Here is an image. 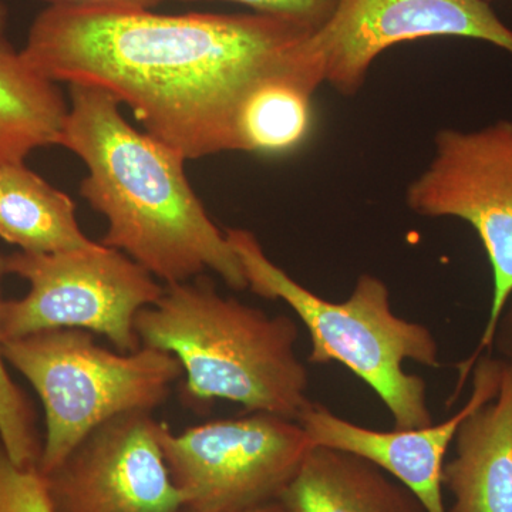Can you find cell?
<instances>
[{"label": "cell", "mask_w": 512, "mask_h": 512, "mask_svg": "<svg viewBox=\"0 0 512 512\" xmlns=\"http://www.w3.org/2000/svg\"><path fill=\"white\" fill-rule=\"evenodd\" d=\"M313 30L239 13L49 5L23 56L55 83L94 87L126 104L151 137L185 160L237 151V121L255 87L322 64Z\"/></svg>", "instance_id": "cell-1"}, {"label": "cell", "mask_w": 512, "mask_h": 512, "mask_svg": "<svg viewBox=\"0 0 512 512\" xmlns=\"http://www.w3.org/2000/svg\"><path fill=\"white\" fill-rule=\"evenodd\" d=\"M60 147L87 167L80 194L107 220L104 247L117 249L165 285L211 271L234 289L248 288L227 235L188 183L185 158L136 130L103 90L69 86Z\"/></svg>", "instance_id": "cell-2"}, {"label": "cell", "mask_w": 512, "mask_h": 512, "mask_svg": "<svg viewBox=\"0 0 512 512\" xmlns=\"http://www.w3.org/2000/svg\"><path fill=\"white\" fill-rule=\"evenodd\" d=\"M136 332L141 346L177 357L188 403L227 400L295 421L313 403L295 320L221 295L207 276L165 285L138 313Z\"/></svg>", "instance_id": "cell-3"}, {"label": "cell", "mask_w": 512, "mask_h": 512, "mask_svg": "<svg viewBox=\"0 0 512 512\" xmlns=\"http://www.w3.org/2000/svg\"><path fill=\"white\" fill-rule=\"evenodd\" d=\"M225 235L244 268L248 289L259 298L285 302L308 330L311 365L348 367L382 400L394 429L434 423L426 382L403 365L439 367V343L426 325L393 312L386 282L362 274L346 301H326L276 265L254 232L228 228Z\"/></svg>", "instance_id": "cell-4"}, {"label": "cell", "mask_w": 512, "mask_h": 512, "mask_svg": "<svg viewBox=\"0 0 512 512\" xmlns=\"http://www.w3.org/2000/svg\"><path fill=\"white\" fill-rule=\"evenodd\" d=\"M6 363L25 377L45 409L39 473L59 466L93 429L113 417L163 406L184 376L177 357L141 346L123 353L97 345L92 332L42 330L5 340Z\"/></svg>", "instance_id": "cell-5"}, {"label": "cell", "mask_w": 512, "mask_h": 512, "mask_svg": "<svg viewBox=\"0 0 512 512\" xmlns=\"http://www.w3.org/2000/svg\"><path fill=\"white\" fill-rule=\"evenodd\" d=\"M6 266L9 275L28 282L29 292L5 302V340L74 328L104 336L119 352H134L141 348L137 315L164 292L143 266L101 242L59 254L15 252Z\"/></svg>", "instance_id": "cell-6"}, {"label": "cell", "mask_w": 512, "mask_h": 512, "mask_svg": "<svg viewBox=\"0 0 512 512\" xmlns=\"http://www.w3.org/2000/svg\"><path fill=\"white\" fill-rule=\"evenodd\" d=\"M160 444L184 507L245 512L279 503L312 450L301 424L271 413L220 419L173 433Z\"/></svg>", "instance_id": "cell-7"}, {"label": "cell", "mask_w": 512, "mask_h": 512, "mask_svg": "<svg viewBox=\"0 0 512 512\" xmlns=\"http://www.w3.org/2000/svg\"><path fill=\"white\" fill-rule=\"evenodd\" d=\"M410 211L426 218H457L476 231L493 274L490 313L468 372L493 346L495 326L512 295V120L477 130L441 128L434 156L406 190Z\"/></svg>", "instance_id": "cell-8"}, {"label": "cell", "mask_w": 512, "mask_h": 512, "mask_svg": "<svg viewBox=\"0 0 512 512\" xmlns=\"http://www.w3.org/2000/svg\"><path fill=\"white\" fill-rule=\"evenodd\" d=\"M429 37L480 40L512 56V29L487 0H338L313 45L325 83L353 97L383 52Z\"/></svg>", "instance_id": "cell-9"}, {"label": "cell", "mask_w": 512, "mask_h": 512, "mask_svg": "<svg viewBox=\"0 0 512 512\" xmlns=\"http://www.w3.org/2000/svg\"><path fill=\"white\" fill-rule=\"evenodd\" d=\"M163 421L151 412L113 417L90 431L43 474L53 512H180L160 444Z\"/></svg>", "instance_id": "cell-10"}, {"label": "cell", "mask_w": 512, "mask_h": 512, "mask_svg": "<svg viewBox=\"0 0 512 512\" xmlns=\"http://www.w3.org/2000/svg\"><path fill=\"white\" fill-rule=\"evenodd\" d=\"M473 392L456 414L421 429L380 431L343 419L323 404L312 403L301 424L313 447H328L365 458L399 481L429 512H447L443 498L444 457L461 421L500 390L503 360L478 356L473 363ZM471 366V367H473Z\"/></svg>", "instance_id": "cell-11"}, {"label": "cell", "mask_w": 512, "mask_h": 512, "mask_svg": "<svg viewBox=\"0 0 512 512\" xmlns=\"http://www.w3.org/2000/svg\"><path fill=\"white\" fill-rule=\"evenodd\" d=\"M453 443L441 476L447 512H512V363L503 360L497 396L461 421Z\"/></svg>", "instance_id": "cell-12"}, {"label": "cell", "mask_w": 512, "mask_h": 512, "mask_svg": "<svg viewBox=\"0 0 512 512\" xmlns=\"http://www.w3.org/2000/svg\"><path fill=\"white\" fill-rule=\"evenodd\" d=\"M279 503L292 512H429L382 468L328 447L309 451Z\"/></svg>", "instance_id": "cell-13"}, {"label": "cell", "mask_w": 512, "mask_h": 512, "mask_svg": "<svg viewBox=\"0 0 512 512\" xmlns=\"http://www.w3.org/2000/svg\"><path fill=\"white\" fill-rule=\"evenodd\" d=\"M0 238L30 254L93 248L69 195L25 163H0Z\"/></svg>", "instance_id": "cell-14"}, {"label": "cell", "mask_w": 512, "mask_h": 512, "mask_svg": "<svg viewBox=\"0 0 512 512\" xmlns=\"http://www.w3.org/2000/svg\"><path fill=\"white\" fill-rule=\"evenodd\" d=\"M67 114L57 83L0 37V163H25L37 148L60 146Z\"/></svg>", "instance_id": "cell-15"}, {"label": "cell", "mask_w": 512, "mask_h": 512, "mask_svg": "<svg viewBox=\"0 0 512 512\" xmlns=\"http://www.w3.org/2000/svg\"><path fill=\"white\" fill-rule=\"evenodd\" d=\"M325 83L322 64L264 80L242 104L237 151L282 156L308 140L313 127V94Z\"/></svg>", "instance_id": "cell-16"}, {"label": "cell", "mask_w": 512, "mask_h": 512, "mask_svg": "<svg viewBox=\"0 0 512 512\" xmlns=\"http://www.w3.org/2000/svg\"><path fill=\"white\" fill-rule=\"evenodd\" d=\"M6 256L0 252V443L10 458L23 468H37L42 454L43 437L37 427V416L29 397L12 379L3 356L2 284L8 274Z\"/></svg>", "instance_id": "cell-17"}, {"label": "cell", "mask_w": 512, "mask_h": 512, "mask_svg": "<svg viewBox=\"0 0 512 512\" xmlns=\"http://www.w3.org/2000/svg\"><path fill=\"white\" fill-rule=\"evenodd\" d=\"M0 512H53L37 468H23L0 443Z\"/></svg>", "instance_id": "cell-18"}, {"label": "cell", "mask_w": 512, "mask_h": 512, "mask_svg": "<svg viewBox=\"0 0 512 512\" xmlns=\"http://www.w3.org/2000/svg\"><path fill=\"white\" fill-rule=\"evenodd\" d=\"M178 2L238 3L254 10L258 15L291 20L318 32L335 13L338 0H178Z\"/></svg>", "instance_id": "cell-19"}, {"label": "cell", "mask_w": 512, "mask_h": 512, "mask_svg": "<svg viewBox=\"0 0 512 512\" xmlns=\"http://www.w3.org/2000/svg\"><path fill=\"white\" fill-rule=\"evenodd\" d=\"M47 5L74 6V8L151 10L167 0H42Z\"/></svg>", "instance_id": "cell-20"}, {"label": "cell", "mask_w": 512, "mask_h": 512, "mask_svg": "<svg viewBox=\"0 0 512 512\" xmlns=\"http://www.w3.org/2000/svg\"><path fill=\"white\" fill-rule=\"evenodd\" d=\"M493 348L500 353L501 360L512 363V295L505 303L503 312L498 318L497 326H495L491 349Z\"/></svg>", "instance_id": "cell-21"}, {"label": "cell", "mask_w": 512, "mask_h": 512, "mask_svg": "<svg viewBox=\"0 0 512 512\" xmlns=\"http://www.w3.org/2000/svg\"><path fill=\"white\" fill-rule=\"evenodd\" d=\"M9 12L5 3L0 0V37H5L6 28H8Z\"/></svg>", "instance_id": "cell-22"}, {"label": "cell", "mask_w": 512, "mask_h": 512, "mask_svg": "<svg viewBox=\"0 0 512 512\" xmlns=\"http://www.w3.org/2000/svg\"><path fill=\"white\" fill-rule=\"evenodd\" d=\"M281 510H282V504L275 503V504L265 505V507L255 508V510L245 511V512H281ZM180 512H197V511H192V510H188V508H184V510H181Z\"/></svg>", "instance_id": "cell-23"}, {"label": "cell", "mask_w": 512, "mask_h": 512, "mask_svg": "<svg viewBox=\"0 0 512 512\" xmlns=\"http://www.w3.org/2000/svg\"><path fill=\"white\" fill-rule=\"evenodd\" d=\"M281 512H292V511L286 510V508L284 507V505H282V510H281Z\"/></svg>", "instance_id": "cell-24"}, {"label": "cell", "mask_w": 512, "mask_h": 512, "mask_svg": "<svg viewBox=\"0 0 512 512\" xmlns=\"http://www.w3.org/2000/svg\"><path fill=\"white\" fill-rule=\"evenodd\" d=\"M487 2H490V0H487Z\"/></svg>", "instance_id": "cell-25"}]
</instances>
